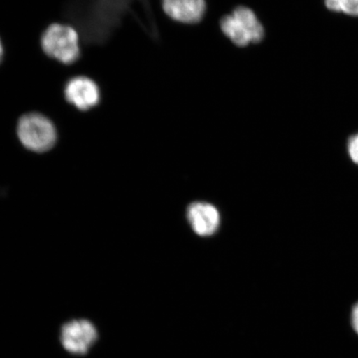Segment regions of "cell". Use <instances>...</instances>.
Wrapping results in <instances>:
<instances>
[{
	"mask_svg": "<svg viewBox=\"0 0 358 358\" xmlns=\"http://www.w3.org/2000/svg\"><path fill=\"white\" fill-rule=\"evenodd\" d=\"M140 6L154 17L150 0H71L66 15L82 31L85 41L105 43L122 24L123 17Z\"/></svg>",
	"mask_w": 358,
	"mask_h": 358,
	"instance_id": "obj_1",
	"label": "cell"
},
{
	"mask_svg": "<svg viewBox=\"0 0 358 358\" xmlns=\"http://www.w3.org/2000/svg\"><path fill=\"white\" fill-rule=\"evenodd\" d=\"M17 136L22 146L38 154L52 150L57 141L55 124L47 116L36 112L25 114L19 120Z\"/></svg>",
	"mask_w": 358,
	"mask_h": 358,
	"instance_id": "obj_2",
	"label": "cell"
},
{
	"mask_svg": "<svg viewBox=\"0 0 358 358\" xmlns=\"http://www.w3.org/2000/svg\"><path fill=\"white\" fill-rule=\"evenodd\" d=\"M222 32L237 47L259 43L265 38V29L256 13L248 7L239 6L220 21Z\"/></svg>",
	"mask_w": 358,
	"mask_h": 358,
	"instance_id": "obj_3",
	"label": "cell"
},
{
	"mask_svg": "<svg viewBox=\"0 0 358 358\" xmlns=\"http://www.w3.org/2000/svg\"><path fill=\"white\" fill-rule=\"evenodd\" d=\"M41 46L48 57L62 64H73L80 57L79 34L70 25L53 24L48 27L42 34Z\"/></svg>",
	"mask_w": 358,
	"mask_h": 358,
	"instance_id": "obj_4",
	"label": "cell"
},
{
	"mask_svg": "<svg viewBox=\"0 0 358 358\" xmlns=\"http://www.w3.org/2000/svg\"><path fill=\"white\" fill-rule=\"evenodd\" d=\"M61 343L67 352L83 355L91 349L98 338L96 327L87 320L69 322L61 330Z\"/></svg>",
	"mask_w": 358,
	"mask_h": 358,
	"instance_id": "obj_5",
	"label": "cell"
},
{
	"mask_svg": "<svg viewBox=\"0 0 358 358\" xmlns=\"http://www.w3.org/2000/svg\"><path fill=\"white\" fill-rule=\"evenodd\" d=\"M64 96L67 102L83 111L99 105L101 98L100 87L95 80L84 76H78L67 80Z\"/></svg>",
	"mask_w": 358,
	"mask_h": 358,
	"instance_id": "obj_6",
	"label": "cell"
},
{
	"mask_svg": "<svg viewBox=\"0 0 358 358\" xmlns=\"http://www.w3.org/2000/svg\"><path fill=\"white\" fill-rule=\"evenodd\" d=\"M162 6L170 19L186 24H199L207 10L206 0H162Z\"/></svg>",
	"mask_w": 358,
	"mask_h": 358,
	"instance_id": "obj_7",
	"label": "cell"
},
{
	"mask_svg": "<svg viewBox=\"0 0 358 358\" xmlns=\"http://www.w3.org/2000/svg\"><path fill=\"white\" fill-rule=\"evenodd\" d=\"M187 218L192 229L201 236H212L219 226V213L214 206L194 203L187 209Z\"/></svg>",
	"mask_w": 358,
	"mask_h": 358,
	"instance_id": "obj_8",
	"label": "cell"
},
{
	"mask_svg": "<svg viewBox=\"0 0 358 358\" xmlns=\"http://www.w3.org/2000/svg\"><path fill=\"white\" fill-rule=\"evenodd\" d=\"M325 4L331 11L358 16V0H325Z\"/></svg>",
	"mask_w": 358,
	"mask_h": 358,
	"instance_id": "obj_9",
	"label": "cell"
},
{
	"mask_svg": "<svg viewBox=\"0 0 358 358\" xmlns=\"http://www.w3.org/2000/svg\"><path fill=\"white\" fill-rule=\"evenodd\" d=\"M348 151L353 162L358 164V134L349 138Z\"/></svg>",
	"mask_w": 358,
	"mask_h": 358,
	"instance_id": "obj_10",
	"label": "cell"
},
{
	"mask_svg": "<svg viewBox=\"0 0 358 358\" xmlns=\"http://www.w3.org/2000/svg\"><path fill=\"white\" fill-rule=\"evenodd\" d=\"M352 324L353 329L358 334V303L355 304V306L352 308Z\"/></svg>",
	"mask_w": 358,
	"mask_h": 358,
	"instance_id": "obj_11",
	"label": "cell"
},
{
	"mask_svg": "<svg viewBox=\"0 0 358 358\" xmlns=\"http://www.w3.org/2000/svg\"><path fill=\"white\" fill-rule=\"evenodd\" d=\"M3 43L1 41V39H0V64H1V62L3 60Z\"/></svg>",
	"mask_w": 358,
	"mask_h": 358,
	"instance_id": "obj_12",
	"label": "cell"
}]
</instances>
